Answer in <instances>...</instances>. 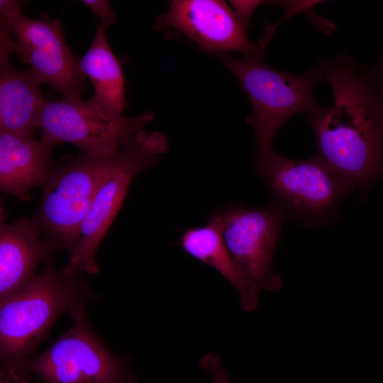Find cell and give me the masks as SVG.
Masks as SVG:
<instances>
[{
	"label": "cell",
	"mask_w": 383,
	"mask_h": 383,
	"mask_svg": "<svg viewBox=\"0 0 383 383\" xmlns=\"http://www.w3.org/2000/svg\"><path fill=\"white\" fill-rule=\"evenodd\" d=\"M168 146L164 134L145 129L123 145L119 161L101 184L82 226L79 237L70 251L69 264L65 267L67 272L95 274L99 271L96 251L131 183L141 172L158 163Z\"/></svg>",
	"instance_id": "8992f818"
},
{
	"label": "cell",
	"mask_w": 383,
	"mask_h": 383,
	"mask_svg": "<svg viewBox=\"0 0 383 383\" xmlns=\"http://www.w3.org/2000/svg\"><path fill=\"white\" fill-rule=\"evenodd\" d=\"M28 374L16 365L1 367V383H28Z\"/></svg>",
	"instance_id": "d6986e66"
},
{
	"label": "cell",
	"mask_w": 383,
	"mask_h": 383,
	"mask_svg": "<svg viewBox=\"0 0 383 383\" xmlns=\"http://www.w3.org/2000/svg\"><path fill=\"white\" fill-rule=\"evenodd\" d=\"M106 28L97 25L92 43L78 60L82 74L94 89L89 100L109 113L121 115L126 106L124 79L121 65L109 46Z\"/></svg>",
	"instance_id": "9a60e30c"
},
{
	"label": "cell",
	"mask_w": 383,
	"mask_h": 383,
	"mask_svg": "<svg viewBox=\"0 0 383 383\" xmlns=\"http://www.w3.org/2000/svg\"><path fill=\"white\" fill-rule=\"evenodd\" d=\"M59 248L34 218L0 226V302L16 294L36 275L41 263L52 261Z\"/></svg>",
	"instance_id": "7c38bea8"
},
{
	"label": "cell",
	"mask_w": 383,
	"mask_h": 383,
	"mask_svg": "<svg viewBox=\"0 0 383 383\" xmlns=\"http://www.w3.org/2000/svg\"><path fill=\"white\" fill-rule=\"evenodd\" d=\"M21 5L20 1H0L1 22L15 40L12 52L30 64L43 84L50 85L63 99H82L87 90L85 77L66 43L60 21L46 14L38 19L29 18Z\"/></svg>",
	"instance_id": "9c48e42d"
},
{
	"label": "cell",
	"mask_w": 383,
	"mask_h": 383,
	"mask_svg": "<svg viewBox=\"0 0 383 383\" xmlns=\"http://www.w3.org/2000/svg\"><path fill=\"white\" fill-rule=\"evenodd\" d=\"M179 243L185 253L214 269L238 289L239 279L232 257L213 219L209 217L206 224L185 229Z\"/></svg>",
	"instance_id": "2e32d148"
},
{
	"label": "cell",
	"mask_w": 383,
	"mask_h": 383,
	"mask_svg": "<svg viewBox=\"0 0 383 383\" xmlns=\"http://www.w3.org/2000/svg\"><path fill=\"white\" fill-rule=\"evenodd\" d=\"M153 28L172 29L214 54L236 50L246 57H263L265 44L248 39L246 26L223 1H173L168 11L155 20Z\"/></svg>",
	"instance_id": "8fae6325"
},
{
	"label": "cell",
	"mask_w": 383,
	"mask_h": 383,
	"mask_svg": "<svg viewBox=\"0 0 383 383\" xmlns=\"http://www.w3.org/2000/svg\"><path fill=\"white\" fill-rule=\"evenodd\" d=\"M218 224L232 257L239 279L240 304L253 310L260 291L277 290L280 276L272 268L281 228L289 219L277 207H248L230 204L211 214Z\"/></svg>",
	"instance_id": "277c9868"
},
{
	"label": "cell",
	"mask_w": 383,
	"mask_h": 383,
	"mask_svg": "<svg viewBox=\"0 0 383 383\" xmlns=\"http://www.w3.org/2000/svg\"><path fill=\"white\" fill-rule=\"evenodd\" d=\"M199 365L209 374L211 383H232L217 355L206 354L201 358Z\"/></svg>",
	"instance_id": "e0dca14e"
},
{
	"label": "cell",
	"mask_w": 383,
	"mask_h": 383,
	"mask_svg": "<svg viewBox=\"0 0 383 383\" xmlns=\"http://www.w3.org/2000/svg\"><path fill=\"white\" fill-rule=\"evenodd\" d=\"M86 5L99 19L100 25L108 28L116 20V16L111 3L106 0H83Z\"/></svg>",
	"instance_id": "ac0fdd59"
},
{
	"label": "cell",
	"mask_w": 383,
	"mask_h": 383,
	"mask_svg": "<svg viewBox=\"0 0 383 383\" xmlns=\"http://www.w3.org/2000/svg\"><path fill=\"white\" fill-rule=\"evenodd\" d=\"M259 176L267 186L271 204L288 218L311 228L335 219L343 199L354 188L320 155L296 160L272 150Z\"/></svg>",
	"instance_id": "5b68a950"
},
{
	"label": "cell",
	"mask_w": 383,
	"mask_h": 383,
	"mask_svg": "<svg viewBox=\"0 0 383 383\" xmlns=\"http://www.w3.org/2000/svg\"><path fill=\"white\" fill-rule=\"evenodd\" d=\"M120 157L121 149L106 155L83 154L54 169L34 218L59 248H74L101 184Z\"/></svg>",
	"instance_id": "ba28073f"
},
{
	"label": "cell",
	"mask_w": 383,
	"mask_h": 383,
	"mask_svg": "<svg viewBox=\"0 0 383 383\" xmlns=\"http://www.w3.org/2000/svg\"><path fill=\"white\" fill-rule=\"evenodd\" d=\"M262 1H231V4L235 9V12L248 28L250 18Z\"/></svg>",
	"instance_id": "ffe728a7"
},
{
	"label": "cell",
	"mask_w": 383,
	"mask_h": 383,
	"mask_svg": "<svg viewBox=\"0 0 383 383\" xmlns=\"http://www.w3.org/2000/svg\"><path fill=\"white\" fill-rule=\"evenodd\" d=\"M154 118L152 111L134 117L109 113L82 99L47 100L40 118L41 140L52 148L69 143L84 155H110Z\"/></svg>",
	"instance_id": "30bf717a"
},
{
	"label": "cell",
	"mask_w": 383,
	"mask_h": 383,
	"mask_svg": "<svg viewBox=\"0 0 383 383\" xmlns=\"http://www.w3.org/2000/svg\"><path fill=\"white\" fill-rule=\"evenodd\" d=\"M334 101L309 116L319 155L353 187L383 171V85L347 52L320 62Z\"/></svg>",
	"instance_id": "6da1fadb"
},
{
	"label": "cell",
	"mask_w": 383,
	"mask_h": 383,
	"mask_svg": "<svg viewBox=\"0 0 383 383\" xmlns=\"http://www.w3.org/2000/svg\"><path fill=\"white\" fill-rule=\"evenodd\" d=\"M41 84L31 70L16 69L9 55L0 53V131L33 135L40 128L47 101Z\"/></svg>",
	"instance_id": "5bb4252c"
},
{
	"label": "cell",
	"mask_w": 383,
	"mask_h": 383,
	"mask_svg": "<svg viewBox=\"0 0 383 383\" xmlns=\"http://www.w3.org/2000/svg\"><path fill=\"white\" fill-rule=\"evenodd\" d=\"M0 306L1 367L30 357L57 318L95 299L82 274L56 268L53 260Z\"/></svg>",
	"instance_id": "7a4b0ae2"
},
{
	"label": "cell",
	"mask_w": 383,
	"mask_h": 383,
	"mask_svg": "<svg viewBox=\"0 0 383 383\" xmlns=\"http://www.w3.org/2000/svg\"><path fill=\"white\" fill-rule=\"evenodd\" d=\"M70 314L73 325L47 350L11 365L34 374L44 383H136L128 358L109 349L94 332L84 308Z\"/></svg>",
	"instance_id": "52a82bcc"
},
{
	"label": "cell",
	"mask_w": 383,
	"mask_h": 383,
	"mask_svg": "<svg viewBox=\"0 0 383 383\" xmlns=\"http://www.w3.org/2000/svg\"><path fill=\"white\" fill-rule=\"evenodd\" d=\"M52 147L33 135L0 131V188L26 199L28 191L43 186L52 167Z\"/></svg>",
	"instance_id": "4fadbf2b"
},
{
	"label": "cell",
	"mask_w": 383,
	"mask_h": 383,
	"mask_svg": "<svg viewBox=\"0 0 383 383\" xmlns=\"http://www.w3.org/2000/svg\"><path fill=\"white\" fill-rule=\"evenodd\" d=\"M374 72L383 85V49L380 52L375 71Z\"/></svg>",
	"instance_id": "44dd1931"
},
{
	"label": "cell",
	"mask_w": 383,
	"mask_h": 383,
	"mask_svg": "<svg viewBox=\"0 0 383 383\" xmlns=\"http://www.w3.org/2000/svg\"><path fill=\"white\" fill-rule=\"evenodd\" d=\"M216 56L238 79L251 104L252 113L247 122L254 130L255 170L259 175L282 126L296 114L311 116L324 107L314 95L316 86L324 79L322 67L318 62L292 74L270 67L263 57L236 58L226 52Z\"/></svg>",
	"instance_id": "3957f363"
}]
</instances>
